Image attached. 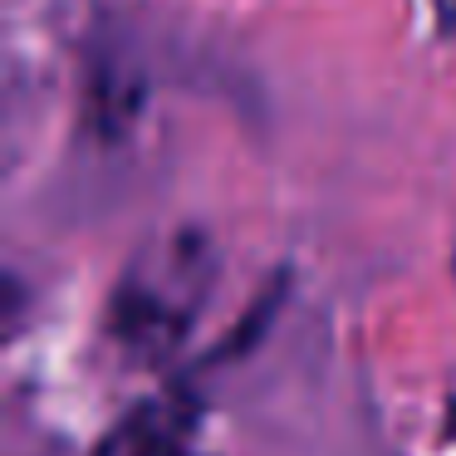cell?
<instances>
[{
    "instance_id": "obj_1",
    "label": "cell",
    "mask_w": 456,
    "mask_h": 456,
    "mask_svg": "<svg viewBox=\"0 0 456 456\" xmlns=\"http://www.w3.org/2000/svg\"><path fill=\"white\" fill-rule=\"evenodd\" d=\"M191 314H197L191 299H182V305L167 299L162 289H152L138 270H133L118 285V295H113V334H118V344L138 358L177 354V348L187 344Z\"/></svg>"
},
{
    "instance_id": "obj_3",
    "label": "cell",
    "mask_w": 456,
    "mask_h": 456,
    "mask_svg": "<svg viewBox=\"0 0 456 456\" xmlns=\"http://www.w3.org/2000/svg\"><path fill=\"white\" fill-rule=\"evenodd\" d=\"M436 5H442V30H452L456 25V0H436Z\"/></svg>"
},
{
    "instance_id": "obj_2",
    "label": "cell",
    "mask_w": 456,
    "mask_h": 456,
    "mask_svg": "<svg viewBox=\"0 0 456 456\" xmlns=\"http://www.w3.org/2000/svg\"><path fill=\"white\" fill-rule=\"evenodd\" d=\"M191 412L182 403H142L109 432V442L94 456H197L187 446Z\"/></svg>"
}]
</instances>
